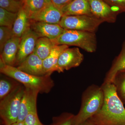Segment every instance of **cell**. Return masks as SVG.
<instances>
[{"label": "cell", "instance_id": "obj_1", "mask_svg": "<svg viewBox=\"0 0 125 125\" xmlns=\"http://www.w3.org/2000/svg\"><path fill=\"white\" fill-rule=\"evenodd\" d=\"M101 87L104 94L103 105L89 120L96 125H125V108L114 84L103 83Z\"/></svg>", "mask_w": 125, "mask_h": 125}, {"label": "cell", "instance_id": "obj_2", "mask_svg": "<svg viewBox=\"0 0 125 125\" xmlns=\"http://www.w3.org/2000/svg\"><path fill=\"white\" fill-rule=\"evenodd\" d=\"M1 73L13 78L25 87L37 90L40 93H48L54 86V81L49 75L34 76L21 71L15 66L5 64L0 58Z\"/></svg>", "mask_w": 125, "mask_h": 125}, {"label": "cell", "instance_id": "obj_3", "mask_svg": "<svg viewBox=\"0 0 125 125\" xmlns=\"http://www.w3.org/2000/svg\"><path fill=\"white\" fill-rule=\"evenodd\" d=\"M104 94L102 87L95 84L89 86L83 93L80 109L75 115L73 125L84 122L98 113L102 107Z\"/></svg>", "mask_w": 125, "mask_h": 125}, {"label": "cell", "instance_id": "obj_4", "mask_svg": "<svg viewBox=\"0 0 125 125\" xmlns=\"http://www.w3.org/2000/svg\"><path fill=\"white\" fill-rule=\"evenodd\" d=\"M95 33L75 30H66L56 38L52 40L55 45L73 46L88 52H94L97 48Z\"/></svg>", "mask_w": 125, "mask_h": 125}, {"label": "cell", "instance_id": "obj_5", "mask_svg": "<svg viewBox=\"0 0 125 125\" xmlns=\"http://www.w3.org/2000/svg\"><path fill=\"white\" fill-rule=\"evenodd\" d=\"M25 88L24 85L20 84L9 95L0 100V116L3 125H10L18 121Z\"/></svg>", "mask_w": 125, "mask_h": 125}, {"label": "cell", "instance_id": "obj_6", "mask_svg": "<svg viewBox=\"0 0 125 125\" xmlns=\"http://www.w3.org/2000/svg\"><path fill=\"white\" fill-rule=\"evenodd\" d=\"M103 21L92 16L64 15L59 25L66 30H75L95 33Z\"/></svg>", "mask_w": 125, "mask_h": 125}, {"label": "cell", "instance_id": "obj_7", "mask_svg": "<svg viewBox=\"0 0 125 125\" xmlns=\"http://www.w3.org/2000/svg\"><path fill=\"white\" fill-rule=\"evenodd\" d=\"M83 55L78 48H68L62 52L60 56L56 71L60 73L65 70L78 67L83 62Z\"/></svg>", "mask_w": 125, "mask_h": 125}, {"label": "cell", "instance_id": "obj_8", "mask_svg": "<svg viewBox=\"0 0 125 125\" xmlns=\"http://www.w3.org/2000/svg\"><path fill=\"white\" fill-rule=\"evenodd\" d=\"M93 16L103 22H115L118 13L104 0H88Z\"/></svg>", "mask_w": 125, "mask_h": 125}, {"label": "cell", "instance_id": "obj_9", "mask_svg": "<svg viewBox=\"0 0 125 125\" xmlns=\"http://www.w3.org/2000/svg\"><path fill=\"white\" fill-rule=\"evenodd\" d=\"M38 36L30 28L21 37L15 66L20 64L23 61L33 53Z\"/></svg>", "mask_w": 125, "mask_h": 125}, {"label": "cell", "instance_id": "obj_10", "mask_svg": "<svg viewBox=\"0 0 125 125\" xmlns=\"http://www.w3.org/2000/svg\"><path fill=\"white\" fill-rule=\"evenodd\" d=\"M63 16L61 10L51 2L47 3L38 12L32 15L29 19L30 20L36 22L59 24Z\"/></svg>", "mask_w": 125, "mask_h": 125}, {"label": "cell", "instance_id": "obj_11", "mask_svg": "<svg viewBox=\"0 0 125 125\" xmlns=\"http://www.w3.org/2000/svg\"><path fill=\"white\" fill-rule=\"evenodd\" d=\"M39 93L37 90L25 87L20 107L18 122H23L30 112L37 111V101Z\"/></svg>", "mask_w": 125, "mask_h": 125}, {"label": "cell", "instance_id": "obj_12", "mask_svg": "<svg viewBox=\"0 0 125 125\" xmlns=\"http://www.w3.org/2000/svg\"><path fill=\"white\" fill-rule=\"evenodd\" d=\"M30 28L39 38L46 37L51 40L58 37L65 30L59 24L31 20Z\"/></svg>", "mask_w": 125, "mask_h": 125}, {"label": "cell", "instance_id": "obj_13", "mask_svg": "<svg viewBox=\"0 0 125 125\" xmlns=\"http://www.w3.org/2000/svg\"><path fill=\"white\" fill-rule=\"evenodd\" d=\"M17 67L21 71L34 76L48 75L44 70L43 60L33 52L28 56Z\"/></svg>", "mask_w": 125, "mask_h": 125}, {"label": "cell", "instance_id": "obj_14", "mask_svg": "<svg viewBox=\"0 0 125 125\" xmlns=\"http://www.w3.org/2000/svg\"><path fill=\"white\" fill-rule=\"evenodd\" d=\"M21 40V38L14 36L6 43L0 53V58L6 65L15 66Z\"/></svg>", "mask_w": 125, "mask_h": 125}, {"label": "cell", "instance_id": "obj_15", "mask_svg": "<svg viewBox=\"0 0 125 125\" xmlns=\"http://www.w3.org/2000/svg\"><path fill=\"white\" fill-rule=\"evenodd\" d=\"M63 16L87 15L93 16L88 0H73L61 9Z\"/></svg>", "mask_w": 125, "mask_h": 125}, {"label": "cell", "instance_id": "obj_16", "mask_svg": "<svg viewBox=\"0 0 125 125\" xmlns=\"http://www.w3.org/2000/svg\"><path fill=\"white\" fill-rule=\"evenodd\" d=\"M69 48L66 45H56L52 49L49 55L43 60V67L46 73L51 76L56 71L57 65L59 57L62 52Z\"/></svg>", "mask_w": 125, "mask_h": 125}, {"label": "cell", "instance_id": "obj_17", "mask_svg": "<svg viewBox=\"0 0 125 125\" xmlns=\"http://www.w3.org/2000/svg\"><path fill=\"white\" fill-rule=\"evenodd\" d=\"M30 19L22 7L18 13L17 18L12 28L14 36L21 38L25 33L30 28Z\"/></svg>", "mask_w": 125, "mask_h": 125}, {"label": "cell", "instance_id": "obj_18", "mask_svg": "<svg viewBox=\"0 0 125 125\" xmlns=\"http://www.w3.org/2000/svg\"><path fill=\"white\" fill-rule=\"evenodd\" d=\"M125 70V40L121 50L113 62L110 69L106 75L104 83H112L116 74L118 72Z\"/></svg>", "mask_w": 125, "mask_h": 125}, {"label": "cell", "instance_id": "obj_19", "mask_svg": "<svg viewBox=\"0 0 125 125\" xmlns=\"http://www.w3.org/2000/svg\"><path fill=\"white\" fill-rule=\"evenodd\" d=\"M52 40L46 37H39L37 40L33 53L43 60L49 55L56 46Z\"/></svg>", "mask_w": 125, "mask_h": 125}, {"label": "cell", "instance_id": "obj_20", "mask_svg": "<svg viewBox=\"0 0 125 125\" xmlns=\"http://www.w3.org/2000/svg\"><path fill=\"white\" fill-rule=\"evenodd\" d=\"M20 83L10 77L1 78L0 80V100H2L9 95L20 84Z\"/></svg>", "mask_w": 125, "mask_h": 125}, {"label": "cell", "instance_id": "obj_21", "mask_svg": "<svg viewBox=\"0 0 125 125\" xmlns=\"http://www.w3.org/2000/svg\"><path fill=\"white\" fill-rule=\"evenodd\" d=\"M117 96L125 104V70L118 72L113 81Z\"/></svg>", "mask_w": 125, "mask_h": 125}, {"label": "cell", "instance_id": "obj_22", "mask_svg": "<svg viewBox=\"0 0 125 125\" xmlns=\"http://www.w3.org/2000/svg\"><path fill=\"white\" fill-rule=\"evenodd\" d=\"M47 4L46 0H24L23 7L28 16L38 12Z\"/></svg>", "mask_w": 125, "mask_h": 125}, {"label": "cell", "instance_id": "obj_23", "mask_svg": "<svg viewBox=\"0 0 125 125\" xmlns=\"http://www.w3.org/2000/svg\"><path fill=\"white\" fill-rule=\"evenodd\" d=\"M17 15L18 13L10 12L0 7V26L12 29Z\"/></svg>", "mask_w": 125, "mask_h": 125}, {"label": "cell", "instance_id": "obj_24", "mask_svg": "<svg viewBox=\"0 0 125 125\" xmlns=\"http://www.w3.org/2000/svg\"><path fill=\"white\" fill-rule=\"evenodd\" d=\"M24 0H0V7L7 11L18 13L23 5Z\"/></svg>", "mask_w": 125, "mask_h": 125}, {"label": "cell", "instance_id": "obj_25", "mask_svg": "<svg viewBox=\"0 0 125 125\" xmlns=\"http://www.w3.org/2000/svg\"><path fill=\"white\" fill-rule=\"evenodd\" d=\"M75 115L69 113H64L58 116L52 118L54 125H73V121Z\"/></svg>", "mask_w": 125, "mask_h": 125}, {"label": "cell", "instance_id": "obj_26", "mask_svg": "<svg viewBox=\"0 0 125 125\" xmlns=\"http://www.w3.org/2000/svg\"><path fill=\"white\" fill-rule=\"evenodd\" d=\"M12 29L7 27H0V51L1 53L6 43L14 37Z\"/></svg>", "mask_w": 125, "mask_h": 125}, {"label": "cell", "instance_id": "obj_27", "mask_svg": "<svg viewBox=\"0 0 125 125\" xmlns=\"http://www.w3.org/2000/svg\"><path fill=\"white\" fill-rule=\"evenodd\" d=\"M23 122L24 125H43L39 118L37 111L30 112Z\"/></svg>", "mask_w": 125, "mask_h": 125}, {"label": "cell", "instance_id": "obj_28", "mask_svg": "<svg viewBox=\"0 0 125 125\" xmlns=\"http://www.w3.org/2000/svg\"><path fill=\"white\" fill-rule=\"evenodd\" d=\"M118 13L125 12V0H104Z\"/></svg>", "mask_w": 125, "mask_h": 125}, {"label": "cell", "instance_id": "obj_29", "mask_svg": "<svg viewBox=\"0 0 125 125\" xmlns=\"http://www.w3.org/2000/svg\"><path fill=\"white\" fill-rule=\"evenodd\" d=\"M73 0H51V2L57 8L61 9Z\"/></svg>", "mask_w": 125, "mask_h": 125}, {"label": "cell", "instance_id": "obj_30", "mask_svg": "<svg viewBox=\"0 0 125 125\" xmlns=\"http://www.w3.org/2000/svg\"><path fill=\"white\" fill-rule=\"evenodd\" d=\"M96 125L92 121L90 120H87V121H85L84 122L81 123V124H79V125Z\"/></svg>", "mask_w": 125, "mask_h": 125}, {"label": "cell", "instance_id": "obj_31", "mask_svg": "<svg viewBox=\"0 0 125 125\" xmlns=\"http://www.w3.org/2000/svg\"><path fill=\"white\" fill-rule=\"evenodd\" d=\"M10 125H24L23 122H17Z\"/></svg>", "mask_w": 125, "mask_h": 125}, {"label": "cell", "instance_id": "obj_32", "mask_svg": "<svg viewBox=\"0 0 125 125\" xmlns=\"http://www.w3.org/2000/svg\"><path fill=\"white\" fill-rule=\"evenodd\" d=\"M46 1L47 3L51 2V0H46Z\"/></svg>", "mask_w": 125, "mask_h": 125}, {"label": "cell", "instance_id": "obj_33", "mask_svg": "<svg viewBox=\"0 0 125 125\" xmlns=\"http://www.w3.org/2000/svg\"><path fill=\"white\" fill-rule=\"evenodd\" d=\"M17 0V1H21V0Z\"/></svg>", "mask_w": 125, "mask_h": 125}, {"label": "cell", "instance_id": "obj_34", "mask_svg": "<svg viewBox=\"0 0 125 125\" xmlns=\"http://www.w3.org/2000/svg\"><path fill=\"white\" fill-rule=\"evenodd\" d=\"M53 125V124H52H52H51V125Z\"/></svg>", "mask_w": 125, "mask_h": 125}]
</instances>
